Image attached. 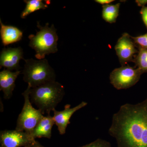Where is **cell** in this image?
I'll use <instances>...</instances> for the list:
<instances>
[{"instance_id":"cell-1","label":"cell","mask_w":147,"mask_h":147,"mask_svg":"<svg viewBox=\"0 0 147 147\" xmlns=\"http://www.w3.org/2000/svg\"><path fill=\"white\" fill-rule=\"evenodd\" d=\"M117 147H147V96L137 104L122 105L108 130Z\"/></svg>"},{"instance_id":"cell-2","label":"cell","mask_w":147,"mask_h":147,"mask_svg":"<svg viewBox=\"0 0 147 147\" xmlns=\"http://www.w3.org/2000/svg\"><path fill=\"white\" fill-rule=\"evenodd\" d=\"M64 87L55 81L48 82L30 90V99L40 110L42 115H50L63 99Z\"/></svg>"},{"instance_id":"cell-3","label":"cell","mask_w":147,"mask_h":147,"mask_svg":"<svg viewBox=\"0 0 147 147\" xmlns=\"http://www.w3.org/2000/svg\"><path fill=\"white\" fill-rule=\"evenodd\" d=\"M37 27L40 29L36 34H30L29 46L35 51V57L38 60L45 59L46 55L54 54L58 51V36L57 30L54 25L49 26L47 23L42 27L37 22Z\"/></svg>"},{"instance_id":"cell-4","label":"cell","mask_w":147,"mask_h":147,"mask_svg":"<svg viewBox=\"0 0 147 147\" xmlns=\"http://www.w3.org/2000/svg\"><path fill=\"white\" fill-rule=\"evenodd\" d=\"M24 60L25 64L22 72L23 79L31 88L56 81L55 70L46 59L36 60L31 59Z\"/></svg>"},{"instance_id":"cell-5","label":"cell","mask_w":147,"mask_h":147,"mask_svg":"<svg viewBox=\"0 0 147 147\" xmlns=\"http://www.w3.org/2000/svg\"><path fill=\"white\" fill-rule=\"evenodd\" d=\"M31 88L28 86L26 90L22 93L24 98V105L18 115L15 129L31 134L44 116L40 110L35 109L32 105L30 96Z\"/></svg>"},{"instance_id":"cell-6","label":"cell","mask_w":147,"mask_h":147,"mask_svg":"<svg viewBox=\"0 0 147 147\" xmlns=\"http://www.w3.org/2000/svg\"><path fill=\"white\" fill-rule=\"evenodd\" d=\"M143 74L139 68L122 66L110 73V83L117 90L127 89L137 84Z\"/></svg>"},{"instance_id":"cell-7","label":"cell","mask_w":147,"mask_h":147,"mask_svg":"<svg viewBox=\"0 0 147 147\" xmlns=\"http://www.w3.org/2000/svg\"><path fill=\"white\" fill-rule=\"evenodd\" d=\"M117 55L122 66L133 62L139 50L134 40L128 34L125 33L118 40L115 46Z\"/></svg>"},{"instance_id":"cell-8","label":"cell","mask_w":147,"mask_h":147,"mask_svg":"<svg viewBox=\"0 0 147 147\" xmlns=\"http://www.w3.org/2000/svg\"><path fill=\"white\" fill-rule=\"evenodd\" d=\"M36 141L31 134L24 131L15 129L0 132L1 147H25Z\"/></svg>"},{"instance_id":"cell-9","label":"cell","mask_w":147,"mask_h":147,"mask_svg":"<svg viewBox=\"0 0 147 147\" xmlns=\"http://www.w3.org/2000/svg\"><path fill=\"white\" fill-rule=\"evenodd\" d=\"M24 59V53L21 47H9L3 49L0 56V66L10 70L19 71V62Z\"/></svg>"},{"instance_id":"cell-10","label":"cell","mask_w":147,"mask_h":147,"mask_svg":"<svg viewBox=\"0 0 147 147\" xmlns=\"http://www.w3.org/2000/svg\"><path fill=\"white\" fill-rule=\"evenodd\" d=\"M87 105L88 102L83 101L74 108H71V105L67 104L65 106L64 109L62 111H57L56 109L53 110V118L55 124L57 127L60 134L63 135L65 134L67 127L70 123L69 120L71 116L76 111L84 108Z\"/></svg>"},{"instance_id":"cell-11","label":"cell","mask_w":147,"mask_h":147,"mask_svg":"<svg viewBox=\"0 0 147 147\" xmlns=\"http://www.w3.org/2000/svg\"><path fill=\"white\" fill-rule=\"evenodd\" d=\"M21 71L12 72L4 69L0 72V90L3 92L4 98L9 99L15 88V82Z\"/></svg>"},{"instance_id":"cell-12","label":"cell","mask_w":147,"mask_h":147,"mask_svg":"<svg viewBox=\"0 0 147 147\" xmlns=\"http://www.w3.org/2000/svg\"><path fill=\"white\" fill-rule=\"evenodd\" d=\"M1 39L4 46L18 42L22 39L23 32L18 28L13 26H6L3 24L0 19Z\"/></svg>"},{"instance_id":"cell-13","label":"cell","mask_w":147,"mask_h":147,"mask_svg":"<svg viewBox=\"0 0 147 147\" xmlns=\"http://www.w3.org/2000/svg\"><path fill=\"white\" fill-rule=\"evenodd\" d=\"M53 117L50 115L43 117L32 132L31 135L35 139L46 138L50 139L52 137V130L55 124Z\"/></svg>"},{"instance_id":"cell-14","label":"cell","mask_w":147,"mask_h":147,"mask_svg":"<svg viewBox=\"0 0 147 147\" xmlns=\"http://www.w3.org/2000/svg\"><path fill=\"white\" fill-rule=\"evenodd\" d=\"M42 0H25L24 2L26 3V8L21 13L22 18H25L28 15L39 9H45L48 7L50 1L45 3Z\"/></svg>"},{"instance_id":"cell-15","label":"cell","mask_w":147,"mask_h":147,"mask_svg":"<svg viewBox=\"0 0 147 147\" xmlns=\"http://www.w3.org/2000/svg\"><path fill=\"white\" fill-rule=\"evenodd\" d=\"M120 3L107 4L102 6V17L106 22L113 24L116 22L119 16Z\"/></svg>"},{"instance_id":"cell-16","label":"cell","mask_w":147,"mask_h":147,"mask_svg":"<svg viewBox=\"0 0 147 147\" xmlns=\"http://www.w3.org/2000/svg\"><path fill=\"white\" fill-rule=\"evenodd\" d=\"M139 52L134 59L135 67L143 73L147 72V49L138 48Z\"/></svg>"},{"instance_id":"cell-17","label":"cell","mask_w":147,"mask_h":147,"mask_svg":"<svg viewBox=\"0 0 147 147\" xmlns=\"http://www.w3.org/2000/svg\"><path fill=\"white\" fill-rule=\"evenodd\" d=\"M138 48L147 49V33L146 34L137 37H132Z\"/></svg>"},{"instance_id":"cell-18","label":"cell","mask_w":147,"mask_h":147,"mask_svg":"<svg viewBox=\"0 0 147 147\" xmlns=\"http://www.w3.org/2000/svg\"><path fill=\"white\" fill-rule=\"evenodd\" d=\"M78 147H112L110 142L101 139H98L94 142L82 146Z\"/></svg>"},{"instance_id":"cell-19","label":"cell","mask_w":147,"mask_h":147,"mask_svg":"<svg viewBox=\"0 0 147 147\" xmlns=\"http://www.w3.org/2000/svg\"><path fill=\"white\" fill-rule=\"evenodd\" d=\"M142 20L147 29V7H143L140 11Z\"/></svg>"},{"instance_id":"cell-20","label":"cell","mask_w":147,"mask_h":147,"mask_svg":"<svg viewBox=\"0 0 147 147\" xmlns=\"http://www.w3.org/2000/svg\"><path fill=\"white\" fill-rule=\"evenodd\" d=\"M114 0H96L95 1L96 2L100 4L103 5H105L109 4L110 3L113 2L114 1Z\"/></svg>"},{"instance_id":"cell-21","label":"cell","mask_w":147,"mask_h":147,"mask_svg":"<svg viewBox=\"0 0 147 147\" xmlns=\"http://www.w3.org/2000/svg\"><path fill=\"white\" fill-rule=\"evenodd\" d=\"M136 3L139 6L143 7L145 6V5L147 4V0H137L136 1Z\"/></svg>"},{"instance_id":"cell-22","label":"cell","mask_w":147,"mask_h":147,"mask_svg":"<svg viewBox=\"0 0 147 147\" xmlns=\"http://www.w3.org/2000/svg\"><path fill=\"white\" fill-rule=\"evenodd\" d=\"M25 147H45L43 146L42 145L40 144L39 142L36 141L33 144H31L28 145V146H27Z\"/></svg>"}]
</instances>
